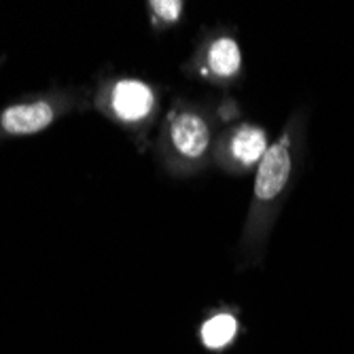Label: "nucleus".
Segmentation results:
<instances>
[{
    "mask_svg": "<svg viewBox=\"0 0 354 354\" xmlns=\"http://www.w3.org/2000/svg\"><path fill=\"white\" fill-rule=\"evenodd\" d=\"M291 172V153H288V136H282L274 147H270L257 172L254 193L259 200H274L284 189Z\"/></svg>",
    "mask_w": 354,
    "mask_h": 354,
    "instance_id": "f257e3e1",
    "label": "nucleus"
},
{
    "mask_svg": "<svg viewBox=\"0 0 354 354\" xmlns=\"http://www.w3.org/2000/svg\"><path fill=\"white\" fill-rule=\"evenodd\" d=\"M153 89L142 81L125 79L113 89V109L123 121H140L153 111Z\"/></svg>",
    "mask_w": 354,
    "mask_h": 354,
    "instance_id": "f03ea898",
    "label": "nucleus"
},
{
    "mask_svg": "<svg viewBox=\"0 0 354 354\" xmlns=\"http://www.w3.org/2000/svg\"><path fill=\"white\" fill-rule=\"evenodd\" d=\"M170 136L178 153L191 159L202 157L210 142V132H208L206 121L193 113H180L172 119Z\"/></svg>",
    "mask_w": 354,
    "mask_h": 354,
    "instance_id": "7ed1b4c3",
    "label": "nucleus"
},
{
    "mask_svg": "<svg viewBox=\"0 0 354 354\" xmlns=\"http://www.w3.org/2000/svg\"><path fill=\"white\" fill-rule=\"evenodd\" d=\"M51 121H53V109L47 102L9 106L3 113V119H0L5 132L9 134H35L45 130Z\"/></svg>",
    "mask_w": 354,
    "mask_h": 354,
    "instance_id": "20e7f679",
    "label": "nucleus"
},
{
    "mask_svg": "<svg viewBox=\"0 0 354 354\" xmlns=\"http://www.w3.org/2000/svg\"><path fill=\"white\" fill-rule=\"evenodd\" d=\"M266 151H268L266 134L263 130H259V127H254V125L240 127L232 140V153L244 166H252L254 162L263 159Z\"/></svg>",
    "mask_w": 354,
    "mask_h": 354,
    "instance_id": "39448f33",
    "label": "nucleus"
},
{
    "mask_svg": "<svg viewBox=\"0 0 354 354\" xmlns=\"http://www.w3.org/2000/svg\"><path fill=\"white\" fill-rule=\"evenodd\" d=\"M236 335H238V320L234 314L227 312H221L208 318L200 331L204 346L210 350H223L225 346H230L234 342Z\"/></svg>",
    "mask_w": 354,
    "mask_h": 354,
    "instance_id": "423d86ee",
    "label": "nucleus"
},
{
    "mask_svg": "<svg viewBox=\"0 0 354 354\" xmlns=\"http://www.w3.org/2000/svg\"><path fill=\"white\" fill-rule=\"evenodd\" d=\"M208 64H210V71L218 77L238 75L240 64H242L238 43L232 39H216L208 49Z\"/></svg>",
    "mask_w": 354,
    "mask_h": 354,
    "instance_id": "0eeeda50",
    "label": "nucleus"
},
{
    "mask_svg": "<svg viewBox=\"0 0 354 354\" xmlns=\"http://www.w3.org/2000/svg\"><path fill=\"white\" fill-rule=\"evenodd\" d=\"M151 9L159 21L170 24L180 17L183 3H178V0H155V3H151Z\"/></svg>",
    "mask_w": 354,
    "mask_h": 354,
    "instance_id": "6e6552de",
    "label": "nucleus"
}]
</instances>
